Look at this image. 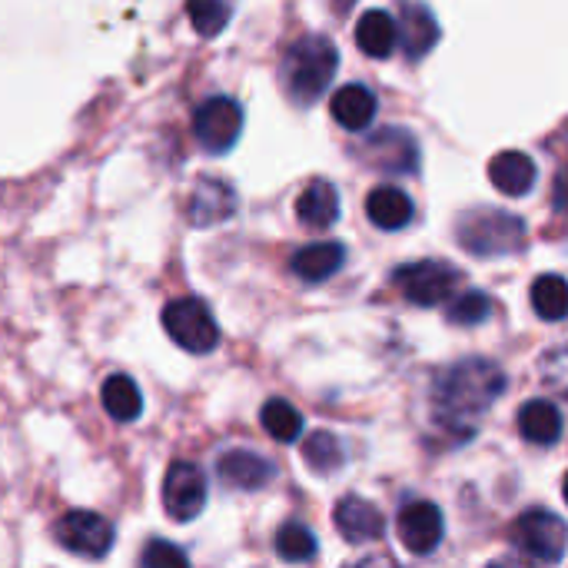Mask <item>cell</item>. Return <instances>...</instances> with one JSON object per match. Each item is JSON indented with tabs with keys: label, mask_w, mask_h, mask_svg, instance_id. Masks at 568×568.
Segmentation results:
<instances>
[{
	"label": "cell",
	"mask_w": 568,
	"mask_h": 568,
	"mask_svg": "<svg viewBox=\"0 0 568 568\" xmlns=\"http://www.w3.org/2000/svg\"><path fill=\"white\" fill-rule=\"evenodd\" d=\"M506 373L503 366L489 363V359H463L446 366L436 376L433 386V403H436V416L446 429H453L463 439L476 436V423L506 396Z\"/></svg>",
	"instance_id": "1"
},
{
	"label": "cell",
	"mask_w": 568,
	"mask_h": 568,
	"mask_svg": "<svg viewBox=\"0 0 568 568\" xmlns=\"http://www.w3.org/2000/svg\"><path fill=\"white\" fill-rule=\"evenodd\" d=\"M336 67H339V50L329 37H320V33L300 37L283 57L286 93L303 106L316 103L329 90Z\"/></svg>",
	"instance_id": "2"
},
{
	"label": "cell",
	"mask_w": 568,
	"mask_h": 568,
	"mask_svg": "<svg viewBox=\"0 0 568 568\" xmlns=\"http://www.w3.org/2000/svg\"><path fill=\"white\" fill-rule=\"evenodd\" d=\"M463 250H469L473 256L486 260V256H509L519 253L526 246V223L516 213L506 210H473L459 220L456 230Z\"/></svg>",
	"instance_id": "3"
},
{
	"label": "cell",
	"mask_w": 568,
	"mask_h": 568,
	"mask_svg": "<svg viewBox=\"0 0 568 568\" xmlns=\"http://www.w3.org/2000/svg\"><path fill=\"white\" fill-rule=\"evenodd\" d=\"M160 320H163L166 336L180 349H186V353L203 356V353H213L216 343H220V326H216L210 306L200 303V300H193V296H183V300L166 303Z\"/></svg>",
	"instance_id": "4"
},
{
	"label": "cell",
	"mask_w": 568,
	"mask_h": 568,
	"mask_svg": "<svg viewBox=\"0 0 568 568\" xmlns=\"http://www.w3.org/2000/svg\"><path fill=\"white\" fill-rule=\"evenodd\" d=\"M243 133V106L233 97H206L193 110V136L203 153H230Z\"/></svg>",
	"instance_id": "5"
},
{
	"label": "cell",
	"mask_w": 568,
	"mask_h": 568,
	"mask_svg": "<svg viewBox=\"0 0 568 568\" xmlns=\"http://www.w3.org/2000/svg\"><path fill=\"white\" fill-rule=\"evenodd\" d=\"M396 290L416 306H439L459 286V270L443 260H416L396 270Z\"/></svg>",
	"instance_id": "6"
},
{
	"label": "cell",
	"mask_w": 568,
	"mask_h": 568,
	"mask_svg": "<svg viewBox=\"0 0 568 568\" xmlns=\"http://www.w3.org/2000/svg\"><path fill=\"white\" fill-rule=\"evenodd\" d=\"M513 539H516V546L529 559L556 566L566 556L568 532L566 523L556 513H549V509H529V513L519 516V523L513 529Z\"/></svg>",
	"instance_id": "7"
},
{
	"label": "cell",
	"mask_w": 568,
	"mask_h": 568,
	"mask_svg": "<svg viewBox=\"0 0 568 568\" xmlns=\"http://www.w3.org/2000/svg\"><path fill=\"white\" fill-rule=\"evenodd\" d=\"M206 506V476L196 463H173L163 476V509L176 523H193Z\"/></svg>",
	"instance_id": "8"
},
{
	"label": "cell",
	"mask_w": 568,
	"mask_h": 568,
	"mask_svg": "<svg viewBox=\"0 0 568 568\" xmlns=\"http://www.w3.org/2000/svg\"><path fill=\"white\" fill-rule=\"evenodd\" d=\"M396 532H399V542L409 556H433L443 546L446 523H443V513L436 503L413 499L399 509Z\"/></svg>",
	"instance_id": "9"
},
{
	"label": "cell",
	"mask_w": 568,
	"mask_h": 568,
	"mask_svg": "<svg viewBox=\"0 0 568 568\" xmlns=\"http://www.w3.org/2000/svg\"><path fill=\"white\" fill-rule=\"evenodd\" d=\"M57 542L83 559H103L113 549V526L87 509H73L57 523Z\"/></svg>",
	"instance_id": "10"
},
{
	"label": "cell",
	"mask_w": 568,
	"mask_h": 568,
	"mask_svg": "<svg viewBox=\"0 0 568 568\" xmlns=\"http://www.w3.org/2000/svg\"><path fill=\"white\" fill-rule=\"evenodd\" d=\"M363 160L383 173H416L419 170V143L403 126H383L363 143Z\"/></svg>",
	"instance_id": "11"
},
{
	"label": "cell",
	"mask_w": 568,
	"mask_h": 568,
	"mask_svg": "<svg viewBox=\"0 0 568 568\" xmlns=\"http://www.w3.org/2000/svg\"><path fill=\"white\" fill-rule=\"evenodd\" d=\"M216 476L236 493H256L276 479V466L250 449H230L216 459Z\"/></svg>",
	"instance_id": "12"
},
{
	"label": "cell",
	"mask_w": 568,
	"mask_h": 568,
	"mask_svg": "<svg viewBox=\"0 0 568 568\" xmlns=\"http://www.w3.org/2000/svg\"><path fill=\"white\" fill-rule=\"evenodd\" d=\"M336 529L339 536L349 542V546H369V542H379L383 532H386V523H383V513L369 503V499H359V496H346L336 503Z\"/></svg>",
	"instance_id": "13"
},
{
	"label": "cell",
	"mask_w": 568,
	"mask_h": 568,
	"mask_svg": "<svg viewBox=\"0 0 568 568\" xmlns=\"http://www.w3.org/2000/svg\"><path fill=\"white\" fill-rule=\"evenodd\" d=\"M396 37L406 50L409 60H423L436 43H439V23L433 17V10L419 0H406L403 3V17L396 23Z\"/></svg>",
	"instance_id": "14"
},
{
	"label": "cell",
	"mask_w": 568,
	"mask_h": 568,
	"mask_svg": "<svg viewBox=\"0 0 568 568\" xmlns=\"http://www.w3.org/2000/svg\"><path fill=\"white\" fill-rule=\"evenodd\" d=\"M536 160L523 150H503L489 160V180L506 196H526L536 186Z\"/></svg>",
	"instance_id": "15"
},
{
	"label": "cell",
	"mask_w": 568,
	"mask_h": 568,
	"mask_svg": "<svg viewBox=\"0 0 568 568\" xmlns=\"http://www.w3.org/2000/svg\"><path fill=\"white\" fill-rule=\"evenodd\" d=\"M236 213V190L226 180H200L190 196L193 226H213Z\"/></svg>",
	"instance_id": "16"
},
{
	"label": "cell",
	"mask_w": 568,
	"mask_h": 568,
	"mask_svg": "<svg viewBox=\"0 0 568 568\" xmlns=\"http://www.w3.org/2000/svg\"><path fill=\"white\" fill-rule=\"evenodd\" d=\"M366 216H369V223L376 230L399 233V230H406L413 223L416 206H413L406 190H399V186H376L366 196Z\"/></svg>",
	"instance_id": "17"
},
{
	"label": "cell",
	"mask_w": 568,
	"mask_h": 568,
	"mask_svg": "<svg viewBox=\"0 0 568 568\" xmlns=\"http://www.w3.org/2000/svg\"><path fill=\"white\" fill-rule=\"evenodd\" d=\"M346 263V250L343 243H310L300 246L290 260V270L303 280V283H326L329 276H336Z\"/></svg>",
	"instance_id": "18"
},
{
	"label": "cell",
	"mask_w": 568,
	"mask_h": 568,
	"mask_svg": "<svg viewBox=\"0 0 568 568\" xmlns=\"http://www.w3.org/2000/svg\"><path fill=\"white\" fill-rule=\"evenodd\" d=\"M376 106H379L376 103V93L369 87H363V83H346L329 100V110H333L336 123L343 130H353V133L356 130H366L376 120Z\"/></svg>",
	"instance_id": "19"
},
{
	"label": "cell",
	"mask_w": 568,
	"mask_h": 568,
	"mask_svg": "<svg viewBox=\"0 0 568 568\" xmlns=\"http://www.w3.org/2000/svg\"><path fill=\"white\" fill-rule=\"evenodd\" d=\"M296 216L310 230H329L339 220V193L326 180H313L296 196Z\"/></svg>",
	"instance_id": "20"
},
{
	"label": "cell",
	"mask_w": 568,
	"mask_h": 568,
	"mask_svg": "<svg viewBox=\"0 0 568 568\" xmlns=\"http://www.w3.org/2000/svg\"><path fill=\"white\" fill-rule=\"evenodd\" d=\"M562 413L549 399H529L519 409V433L532 446H556L562 439Z\"/></svg>",
	"instance_id": "21"
},
{
	"label": "cell",
	"mask_w": 568,
	"mask_h": 568,
	"mask_svg": "<svg viewBox=\"0 0 568 568\" xmlns=\"http://www.w3.org/2000/svg\"><path fill=\"white\" fill-rule=\"evenodd\" d=\"M399 37H396V20L386 10H366L356 20V47L373 57V60H386L396 50Z\"/></svg>",
	"instance_id": "22"
},
{
	"label": "cell",
	"mask_w": 568,
	"mask_h": 568,
	"mask_svg": "<svg viewBox=\"0 0 568 568\" xmlns=\"http://www.w3.org/2000/svg\"><path fill=\"white\" fill-rule=\"evenodd\" d=\"M100 399H103V409L110 413V419H116V423H136L143 416V393L126 373L110 376L103 383Z\"/></svg>",
	"instance_id": "23"
},
{
	"label": "cell",
	"mask_w": 568,
	"mask_h": 568,
	"mask_svg": "<svg viewBox=\"0 0 568 568\" xmlns=\"http://www.w3.org/2000/svg\"><path fill=\"white\" fill-rule=\"evenodd\" d=\"M303 459L310 463V469H313V473L329 476V473H339V469H343V463H346V449H343V443H339V436H336V433L320 429V433H313V436H306V439H303Z\"/></svg>",
	"instance_id": "24"
},
{
	"label": "cell",
	"mask_w": 568,
	"mask_h": 568,
	"mask_svg": "<svg viewBox=\"0 0 568 568\" xmlns=\"http://www.w3.org/2000/svg\"><path fill=\"white\" fill-rule=\"evenodd\" d=\"M532 310L542 316V320H549V323H559V320H566L568 313V286L562 276H556V273H546V276H539L536 283H532Z\"/></svg>",
	"instance_id": "25"
},
{
	"label": "cell",
	"mask_w": 568,
	"mask_h": 568,
	"mask_svg": "<svg viewBox=\"0 0 568 568\" xmlns=\"http://www.w3.org/2000/svg\"><path fill=\"white\" fill-rule=\"evenodd\" d=\"M260 423L276 443H296L303 436V416L286 399H266L263 413H260Z\"/></svg>",
	"instance_id": "26"
},
{
	"label": "cell",
	"mask_w": 568,
	"mask_h": 568,
	"mask_svg": "<svg viewBox=\"0 0 568 568\" xmlns=\"http://www.w3.org/2000/svg\"><path fill=\"white\" fill-rule=\"evenodd\" d=\"M273 546H276L280 559H286V562H310V559H316V549H320L313 529H306L303 523H286L276 532Z\"/></svg>",
	"instance_id": "27"
},
{
	"label": "cell",
	"mask_w": 568,
	"mask_h": 568,
	"mask_svg": "<svg viewBox=\"0 0 568 568\" xmlns=\"http://www.w3.org/2000/svg\"><path fill=\"white\" fill-rule=\"evenodd\" d=\"M186 13L200 37H216L233 17V3L230 0H186Z\"/></svg>",
	"instance_id": "28"
},
{
	"label": "cell",
	"mask_w": 568,
	"mask_h": 568,
	"mask_svg": "<svg viewBox=\"0 0 568 568\" xmlns=\"http://www.w3.org/2000/svg\"><path fill=\"white\" fill-rule=\"evenodd\" d=\"M489 313H493V300L486 293H479V290H469V293H463V296H456L449 303L446 316L456 326H479V323L489 320Z\"/></svg>",
	"instance_id": "29"
},
{
	"label": "cell",
	"mask_w": 568,
	"mask_h": 568,
	"mask_svg": "<svg viewBox=\"0 0 568 568\" xmlns=\"http://www.w3.org/2000/svg\"><path fill=\"white\" fill-rule=\"evenodd\" d=\"M186 562H190V556H186L183 549H176V546L163 542V539H153V542L143 549V556H140V566H146V568H163V566L183 568Z\"/></svg>",
	"instance_id": "30"
}]
</instances>
